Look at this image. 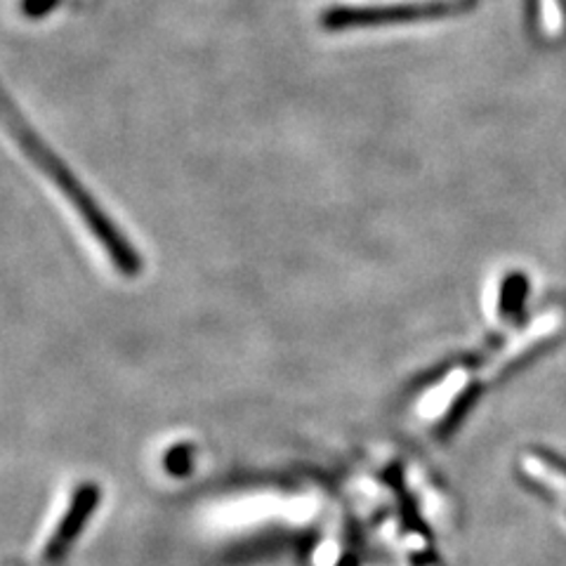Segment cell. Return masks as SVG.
<instances>
[{
	"mask_svg": "<svg viewBox=\"0 0 566 566\" xmlns=\"http://www.w3.org/2000/svg\"><path fill=\"white\" fill-rule=\"evenodd\" d=\"M6 123L8 128L12 130L14 139L20 142L24 147V151L31 156V161L39 166L52 182L57 185V189L64 193V199L74 206V210L78 212V218L83 220V224L91 229V234L99 241L102 251L109 255V260L114 262V268L123 274V276H137L142 270V260L137 255L135 248L123 239V234L116 229V224L104 216L102 208L87 197V191L83 189V185L76 180L74 175L69 172V168L60 161V158L52 154L43 142L31 133V128L20 118L10 102H6Z\"/></svg>",
	"mask_w": 566,
	"mask_h": 566,
	"instance_id": "obj_1",
	"label": "cell"
},
{
	"mask_svg": "<svg viewBox=\"0 0 566 566\" xmlns=\"http://www.w3.org/2000/svg\"><path fill=\"white\" fill-rule=\"evenodd\" d=\"M99 503V486L95 484H83L76 493L74 499H71L64 517L60 520L55 534L50 536V541L45 543V551H43V564H60L66 553L71 551V545L74 541L83 534V526L91 520V515L95 512Z\"/></svg>",
	"mask_w": 566,
	"mask_h": 566,
	"instance_id": "obj_3",
	"label": "cell"
},
{
	"mask_svg": "<svg viewBox=\"0 0 566 566\" xmlns=\"http://www.w3.org/2000/svg\"><path fill=\"white\" fill-rule=\"evenodd\" d=\"M468 8V0H418V3L397 6H338L324 12L322 24L331 31L368 29L387 24H409L447 17Z\"/></svg>",
	"mask_w": 566,
	"mask_h": 566,
	"instance_id": "obj_2",
	"label": "cell"
},
{
	"mask_svg": "<svg viewBox=\"0 0 566 566\" xmlns=\"http://www.w3.org/2000/svg\"><path fill=\"white\" fill-rule=\"evenodd\" d=\"M526 293V281L522 276H512L505 281L503 286V297H501V310L503 312H515L520 307V300Z\"/></svg>",
	"mask_w": 566,
	"mask_h": 566,
	"instance_id": "obj_5",
	"label": "cell"
},
{
	"mask_svg": "<svg viewBox=\"0 0 566 566\" xmlns=\"http://www.w3.org/2000/svg\"><path fill=\"white\" fill-rule=\"evenodd\" d=\"M524 474L538 489H547L566 505V468L551 455L531 453L524 458Z\"/></svg>",
	"mask_w": 566,
	"mask_h": 566,
	"instance_id": "obj_4",
	"label": "cell"
},
{
	"mask_svg": "<svg viewBox=\"0 0 566 566\" xmlns=\"http://www.w3.org/2000/svg\"><path fill=\"white\" fill-rule=\"evenodd\" d=\"M541 14H543V27L551 33L562 31V0H541Z\"/></svg>",
	"mask_w": 566,
	"mask_h": 566,
	"instance_id": "obj_6",
	"label": "cell"
}]
</instances>
